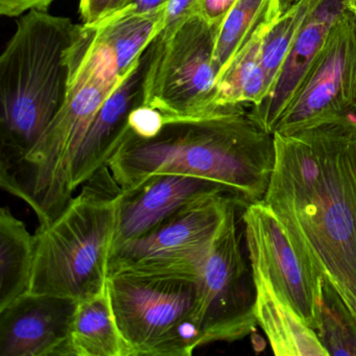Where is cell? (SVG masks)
<instances>
[{
	"mask_svg": "<svg viewBox=\"0 0 356 356\" xmlns=\"http://www.w3.org/2000/svg\"><path fill=\"white\" fill-rule=\"evenodd\" d=\"M164 124V118L153 108L141 105L131 113L129 126L130 130L141 137H151L157 134Z\"/></svg>",
	"mask_w": 356,
	"mask_h": 356,
	"instance_id": "obj_24",
	"label": "cell"
},
{
	"mask_svg": "<svg viewBox=\"0 0 356 356\" xmlns=\"http://www.w3.org/2000/svg\"><path fill=\"white\" fill-rule=\"evenodd\" d=\"M256 287L255 312L270 347L279 356H328L314 329L275 293L261 276H253Z\"/></svg>",
	"mask_w": 356,
	"mask_h": 356,
	"instance_id": "obj_16",
	"label": "cell"
},
{
	"mask_svg": "<svg viewBox=\"0 0 356 356\" xmlns=\"http://www.w3.org/2000/svg\"><path fill=\"white\" fill-rule=\"evenodd\" d=\"M218 26L195 11L165 26L149 47L143 105L164 118H195L218 111Z\"/></svg>",
	"mask_w": 356,
	"mask_h": 356,
	"instance_id": "obj_7",
	"label": "cell"
},
{
	"mask_svg": "<svg viewBox=\"0 0 356 356\" xmlns=\"http://www.w3.org/2000/svg\"><path fill=\"white\" fill-rule=\"evenodd\" d=\"M63 356H124L107 289L79 302Z\"/></svg>",
	"mask_w": 356,
	"mask_h": 356,
	"instance_id": "obj_20",
	"label": "cell"
},
{
	"mask_svg": "<svg viewBox=\"0 0 356 356\" xmlns=\"http://www.w3.org/2000/svg\"><path fill=\"white\" fill-rule=\"evenodd\" d=\"M236 0H197L193 11L205 18L212 26L220 28Z\"/></svg>",
	"mask_w": 356,
	"mask_h": 356,
	"instance_id": "obj_26",
	"label": "cell"
},
{
	"mask_svg": "<svg viewBox=\"0 0 356 356\" xmlns=\"http://www.w3.org/2000/svg\"><path fill=\"white\" fill-rule=\"evenodd\" d=\"M55 0H0V14L6 17H20L30 11H47Z\"/></svg>",
	"mask_w": 356,
	"mask_h": 356,
	"instance_id": "obj_27",
	"label": "cell"
},
{
	"mask_svg": "<svg viewBox=\"0 0 356 356\" xmlns=\"http://www.w3.org/2000/svg\"><path fill=\"white\" fill-rule=\"evenodd\" d=\"M280 15L278 9L270 12L220 72L214 99L218 109L252 107L268 95V83L260 62V47L266 31Z\"/></svg>",
	"mask_w": 356,
	"mask_h": 356,
	"instance_id": "obj_17",
	"label": "cell"
},
{
	"mask_svg": "<svg viewBox=\"0 0 356 356\" xmlns=\"http://www.w3.org/2000/svg\"><path fill=\"white\" fill-rule=\"evenodd\" d=\"M107 289L124 356H189L204 346L199 270L124 268Z\"/></svg>",
	"mask_w": 356,
	"mask_h": 356,
	"instance_id": "obj_6",
	"label": "cell"
},
{
	"mask_svg": "<svg viewBox=\"0 0 356 356\" xmlns=\"http://www.w3.org/2000/svg\"><path fill=\"white\" fill-rule=\"evenodd\" d=\"M275 160L274 135L245 108H225L200 118H164L151 137L129 128L107 165L122 191L152 175H188L218 183L245 208L264 199Z\"/></svg>",
	"mask_w": 356,
	"mask_h": 356,
	"instance_id": "obj_2",
	"label": "cell"
},
{
	"mask_svg": "<svg viewBox=\"0 0 356 356\" xmlns=\"http://www.w3.org/2000/svg\"><path fill=\"white\" fill-rule=\"evenodd\" d=\"M298 1L299 0H277V5H278L280 14L285 13L289 8L293 7Z\"/></svg>",
	"mask_w": 356,
	"mask_h": 356,
	"instance_id": "obj_30",
	"label": "cell"
},
{
	"mask_svg": "<svg viewBox=\"0 0 356 356\" xmlns=\"http://www.w3.org/2000/svg\"><path fill=\"white\" fill-rule=\"evenodd\" d=\"M318 339L329 355L356 356V318L332 284L322 277L318 293Z\"/></svg>",
	"mask_w": 356,
	"mask_h": 356,
	"instance_id": "obj_21",
	"label": "cell"
},
{
	"mask_svg": "<svg viewBox=\"0 0 356 356\" xmlns=\"http://www.w3.org/2000/svg\"><path fill=\"white\" fill-rule=\"evenodd\" d=\"M214 195H228L218 183L181 174L152 175L120 193L113 249L147 234L181 210Z\"/></svg>",
	"mask_w": 356,
	"mask_h": 356,
	"instance_id": "obj_12",
	"label": "cell"
},
{
	"mask_svg": "<svg viewBox=\"0 0 356 356\" xmlns=\"http://www.w3.org/2000/svg\"><path fill=\"white\" fill-rule=\"evenodd\" d=\"M79 301L26 291L0 310V356H63Z\"/></svg>",
	"mask_w": 356,
	"mask_h": 356,
	"instance_id": "obj_13",
	"label": "cell"
},
{
	"mask_svg": "<svg viewBox=\"0 0 356 356\" xmlns=\"http://www.w3.org/2000/svg\"><path fill=\"white\" fill-rule=\"evenodd\" d=\"M124 0H80L79 14L83 24L93 26L113 13Z\"/></svg>",
	"mask_w": 356,
	"mask_h": 356,
	"instance_id": "obj_25",
	"label": "cell"
},
{
	"mask_svg": "<svg viewBox=\"0 0 356 356\" xmlns=\"http://www.w3.org/2000/svg\"><path fill=\"white\" fill-rule=\"evenodd\" d=\"M165 24L166 5L147 13L115 11L92 28L99 41L113 53L118 72L124 78L163 31Z\"/></svg>",
	"mask_w": 356,
	"mask_h": 356,
	"instance_id": "obj_18",
	"label": "cell"
},
{
	"mask_svg": "<svg viewBox=\"0 0 356 356\" xmlns=\"http://www.w3.org/2000/svg\"><path fill=\"white\" fill-rule=\"evenodd\" d=\"M166 5V0H124L115 11L127 13H147ZM114 11V12H115Z\"/></svg>",
	"mask_w": 356,
	"mask_h": 356,
	"instance_id": "obj_29",
	"label": "cell"
},
{
	"mask_svg": "<svg viewBox=\"0 0 356 356\" xmlns=\"http://www.w3.org/2000/svg\"><path fill=\"white\" fill-rule=\"evenodd\" d=\"M236 201L229 206L199 268L203 298V345L239 341L255 330L256 287L249 258L243 255Z\"/></svg>",
	"mask_w": 356,
	"mask_h": 356,
	"instance_id": "obj_8",
	"label": "cell"
},
{
	"mask_svg": "<svg viewBox=\"0 0 356 356\" xmlns=\"http://www.w3.org/2000/svg\"><path fill=\"white\" fill-rule=\"evenodd\" d=\"M36 260V235L7 207L0 211V310L29 291Z\"/></svg>",
	"mask_w": 356,
	"mask_h": 356,
	"instance_id": "obj_19",
	"label": "cell"
},
{
	"mask_svg": "<svg viewBox=\"0 0 356 356\" xmlns=\"http://www.w3.org/2000/svg\"><path fill=\"white\" fill-rule=\"evenodd\" d=\"M126 78L95 29L82 24L72 51V78L63 107L24 159L0 170L1 188L32 208L39 227L51 224L74 199L72 165L79 149L95 116Z\"/></svg>",
	"mask_w": 356,
	"mask_h": 356,
	"instance_id": "obj_3",
	"label": "cell"
},
{
	"mask_svg": "<svg viewBox=\"0 0 356 356\" xmlns=\"http://www.w3.org/2000/svg\"><path fill=\"white\" fill-rule=\"evenodd\" d=\"M316 1L318 0H299L285 13L278 16L266 31L260 47V62L268 83V95L291 45Z\"/></svg>",
	"mask_w": 356,
	"mask_h": 356,
	"instance_id": "obj_23",
	"label": "cell"
},
{
	"mask_svg": "<svg viewBox=\"0 0 356 356\" xmlns=\"http://www.w3.org/2000/svg\"><path fill=\"white\" fill-rule=\"evenodd\" d=\"M275 9L279 10L277 0L235 1L216 34L213 59L218 70V76L257 26Z\"/></svg>",
	"mask_w": 356,
	"mask_h": 356,
	"instance_id": "obj_22",
	"label": "cell"
},
{
	"mask_svg": "<svg viewBox=\"0 0 356 356\" xmlns=\"http://www.w3.org/2000/svg\"><path fill=\"white\" fill-rule=\"evenodd\" d=\"M337 122H356V24L347 10L333 24L274 134H291Z\"/></svg>",
	"mask_w": 356,
	"mask_h": 356,
	"instance_id": "obj_9",
	"label": "cell"
},
{
	"mask_svg": "<svg viewBox=\"0 0 356 356\" xmlns=\"http://www.w3.org/2000/svg\"><path fill=\"white\" fill-rule=\"evenodd\" d=\"M346 0H318L283 61L268 95L248 112L260 128L274 135L279 118L295 97L328 38Z\"/></svg>",
	"mask_w": 356,
	"mask_h": 356,
	"instance_id": "obj_14",
	"label": "cell"
},
{
	"mask_svg": "<svg viewBox=\"0 0 356 356\" xmlns=\"http://www.w3.org/2000/svg\"><path fill=\"white\" fill-rule=\"evenodd\" d=\"M264 202L356 318V122L274 134Z\"/></svg>",
	"mask_w": 356,
	"mask_h": 356,
	"instance_id": "obj_1",
	"label": "cell"
},
{
	"mask_svg": "<svg viewBox=\"0 0 356 356\" xmlns=\"http://www.w3.org/2000/svg\"><path fill=\"white\" fill-rule=\"evenodd\" d=\"M197 3V0H166L165 26L191 13Z\"/></svg>",
	"mask_w": 356,
	"mask_h": 356,
	"instance_id": "obj_28",
	"label": "cell"
},
{
	"mask_svg": "<svg viewBox=\"0 0 356 356\" xmlns=\"http://www.w3.org/2000/svg\"><path fill=\"white\" fill-rule=\"evenodd\" d=\"M81 31L47 11L18 20L0 57V170L24 159L63 107Z\"/></svg>",
	"mask_w": 356,
	"mask_h": 356,
	"instance_id": "obj_4",
	"label": "cell"
},
{
	"mask_svg": "<svg viewBox=\"0 0 356 356\" xmlns=\"http://www.w3.org/2000/svg\"><path fill=\"white\" fill-rule=\"evenodd\" d=\"M346 10L356 24V0H346Z\"/></svg>",
	"mask_w": 356,
	"mask_h": 356,
	"instance_id": "obj_31",
	"label": "cell"
},
{
	"mask_svg": "<svg viewBox=\"0 0 356 356\" xmlns=\"http://www.w3.org/2000/svg\"><path fill=\"white\" fill-rule=\"evenodd\" d=\"M241 220L253 276L266 279L300 320L316 331L322 276L297 249L264 200L245 207Z\"/></svg>",
	"mask_w": 356,
	"mask_h": 356,
	"instance_id": "obj_10",
	"label": "cell"
},
{
	"mask_svg": "<svg viewBox=\"0 0 356 356\" xmlns=\"http://www.w3.org/2000/svg\"><path fill=\"white\" fill-rule=\"evenodd\" d=\"M233 201L224 195L206 197L124 243L112 252L109 274L124 268L199 270Z\"/></svg>",
	"mask_w": 356,
	"mask_h": 356,
	"instance_id": "obj_11",
	"label": "cell"
},
{
	"mask_svg": "<svg viewBox=\"0 0 356 356\" xmlns=\"http://www.w3.org/2000/svg\"><path fill=\"white\" fill-rule=\"evenodd\" d=\"M147 58L149 49L135 63L122 85L108 97L93 120L72 165L74 191L107 165L130 128L131 113L143 105V79Z\"/></svg>",
	"mask_w": 356,
	"mask_h": 356,
	"instance_id": "obj_15",
	"label": "cell"
},
{
	"mask_svg": "<svg viewBox=\"0 0 356 356\" xmlns=\"http://www.w3.org/2000/svg\"><path fill=\"white\" fill-rule=\"evenodd\" d=\"M81 187L64 211L35 233L31 293L80 302L107 289L122 188L108 165Z\"/></svg>",
	"mask_w": 356,
	"mask_h": 356,
	"instance_id": "obj_5",
	"label": "cell"
}]
</instances>
